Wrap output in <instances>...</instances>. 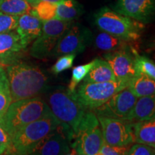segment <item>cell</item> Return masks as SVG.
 I'll list each match as a JSON object with an SVG mask.
<instances>
[{
    "instance_id": "1",
    "label": "cell",
    "mask_w": 155,
    "mask_h": 155,
    "mask_svg": "<svg viewBox=\"0 0 155 155\" xmlns=\"http://www.w3.org/2000/svg\"><path fill=\"white\" fill-rule=\"evenodd\" d=\"M5 71L12 102L42 96L48 88V75L35 65L19 61L7 65Z\"/></svg>"
},
{
    "instance_id": "21",
    "label": "cell",
    "mask_w": 155,
    "mask_h": 155,
    "mask_svg": "<svg viewBox=\"0 0 155 155\" xmlns=\"http://www.w3.org/2000/svg\"><path fill=\"white\" fill-rule=\"evenodd\" d=\"M127 88L137 98L154 95L155 80L142 74H137L128 81Z\"/></svg>"
},
{
    "instance_id": "29",
    "label": "cell",
    "mask_w": 155,
    "mask_h": 155,
    "mask_svg": "<svg viewBox=\"0 0 155 155\" xmlns=\"http://www.w3.org/2000/svg\"><path fill=\"white\" fill-rule=\"evenodd\" d=\"M18 18V16L0 12V34L16 30Z\"/></svg>"
},
{
    "instance_id": "10",
    "label": "cell",
    "mask_w": 155,
    "mask_h": 155,
    "mask_svg": "<svg viewBox=\"0 0 155 155\" xmlns=\"http://www.w3.org/2000/svg\"><path fill=\"white\" fill-rule=\"evenodd\" d=\"M97 118L104 143L111 146H128L135 143L131 122L103 116Z\"/></svg>"
},
{
    "instance_id": "5",
    "label": "cell",
    "mask_w": 155,
    "mask_h": 155,
    "mask_svg": "<svg viewBox=\"0 0 155 155\" xmlns=\"http://www.w3.org/2000/svg\"><path fill=\"white\" fill-rule=\"evenodd\" d=\"M60 124L61 122L52 114L25 126L13 136L11 155H28L40 141Z\"/></svg>"
},
{
    "instance_id": "19",
    "label": "cell",
    "mask_w": 155,
    "mask_h": 155,
    "mask_svg": "<svg viewBox=\"0 0 155 155\" xmlns=\"http://www.w3.org/2000/svg\"><path fill=\"white\" fill-rule=\"evenodd\" d=\"M111 66L105 60L96 58V64L83 81L89 83H105L116 81Z\"/></svg>"
},
{
    "instance_id": "4",
    "label": "cell",
    "mask_w": 155,
    "mask_h": 155,
    "mask_svg": "<svg viewBox=\"0 0 155 155\" xmlns=\"http://www.w3.org/2000/svg\"><path fill=\"white\" fill-rule=\"evenodd\" d=\"M95 24L101 31L129 42L141 38L144 23L126 17L108 7H103L95 15Z\"/></svg>"
},
{
    "instance_id": "27",
    "label": "cell",
    "mask_w": 155,
    "mask_h": 155,
    "mask_svg": "<svg viewBox=\"0 0 155 155\" xmlns=\"http://www.w3.org/2000/svg\"><path fill=\"white\" fill-rule=\"evenodd\" d=\"M96 62V58L94 61L89 62L88 63L83 64V65H80L75 66L73 68L72 71V76L70 81V83L68 87V91L70 93H73L75 91V88L78 86L82 81L84 80L86 75L88 74L91 70L93 68Z\"/></svg>"
},
{
    "instance_id": "16",
    "label": "cell",
    "mask_w": 155,
    "mask_h": 155,
    "mask_svg": "<svg viewBox=\"0 0 155 155\" xmlns=\"http://www.w3.org/2000/svg\"><path fill=\"white\" fill-rule=\"evenodd\" d=\"M42 22L31 13L21 15L18 18L16 32L19 36L23 46L26 48L40 35Z\"/></svg>"
},
{
    "instance_id": "37",
    "label": "cell",
    "mask_w": 155,
    "mask_h": 155,
    "mask_svg": "<svg viewBox=\"0 0 155 155\" xmlns=\"http://www.w3.org/2000/svg\"><path fill=\"white\" fill-rule=\"evenodd\" d=\"M95 155H104V154H103L101 152H98L96 154H95Z\"/></svg>"
},
{
    "instance_id": "20",
    "label": "cell",
    "mask_w": 155,
    "mask_h": 155,
    "mask_svg": "<svg viewBox=\"0 0 155 155\" xmlns=\"http://www.w3.org/2000/svg\"><path fill=\"white\" fill-rule=\"evenodd\" d=\"M95 47L101 51L110 53L131 46L130 42L101 31L94 40Z\"/></svg>"
},
{
    "instance_id": "30",
    "label": "cell",
    "mask_w": 155,
    "mask_h": 155,
    "mask_svg": "<svg viewBox=\"0 0 155 155\" xmlns=\"http://www.w3.org/2000/svg\"><path fill=\"white\" fill-rule=\"evenodd\" d=\"M131 145L111 146L104 142L100 152L104 155H127Z\"/></svg>"
},
{
    "instance_id": "31",
    "label": "cell",
    "mask_w": 155,
    "mask_h": 155,
    "mask_svg": "<svg viewBox=\"0 0 155 155\" xmlns=\"http://www.w3.org/2000/svg\"><path fill=\"white\" fill-rule=\"evenodd\" d=\"M127 155H155V151L152 147L136 143L131 145Z\"/></svg>"
},
{
    "instance_id": "8",
    "label": "cell",
    "mask_w": 155,
    "mask_h": 155,
    "mask_svg": "<svg viewBox=\"0 0 155 155\" xmlns=\"http://www.w3.org/2000/svg\"><path fill=\"white\" fill-rule=\"evenodd\" d=\"M72 25L73 22L57 19L42 22L41 32L31 46V56L40 60L51 56L60 38Z\"/></svg>"
},
{
    "instance_id": "18",
    "label": "cell",
    "mask_w": 155,
    "mask_h": 155,
    "mask_svg": "<svg viewBox=\"0 0 155 155\" xmlns=\"http://www.w3.org/2000/svg\"><path fill=\"white\" fill-rule=\"evenodd\" d=\"M134 142L155 147V119L131 123Z\"/></svg>"
},
{
    "instance_id": "12",
    "label": "cell",
    "mask_w": 155,
    "mask_h": 155,
    "mask_svg": "<svg viewBox=\"0 0 155 155\" xmlns=\"http://www.w3.org/2000/svg\"><path fill=\"white\" fill-rule=\"evenodd\" d=\"M73 132L61 124L55 131L40 141L28 155H65L68 152Z\"/></svg>"
},
{
    "instance_id": "33",
    "label": "cell",
    "mask_w": 155,
    "mask_h": 155,
    "mask_svg": "<svg viewBox=\"0 0 155 155\" xmlns=\"http://www.w3.org/2000/svg\"><path fill=\"white\" fill-rule=\"evenodd\" d=\"M7 155V148L5 145L0 143V155Z\"/></svg>"
},
{
    "instance_id": "11",
    "label": "cell",
    "mask_w": 155,
    "mask_h": 155,
    "mask_svg": "<svg viewBox=\"0 0 155 155\" xmlns=\"http://www.w3.org/2000/svg\"><path fill=\"white\" fill-rule=\"evenodd\" d=\"M137 99V97L127 87L112 96L94 111L97 116L127 121Z\"/></svg>"
},
{
    "instance_id": "38",
    "label": "cell",
    "mask_w": 155,
    "mask_h": 155,
    "mask_svg": "<svg viewBox=\"0 0 155 155\" xmlns=\"http://www.w3.org/2000/svg\"><path fill=\"white\" fill-rule=\"evenodd\" d=\"M78 155H79V154H78Z\"/></svg>"
},
{
    "instance_id": "15",
    "label": "cell",
    "mask_w": 155,
    "mask_h": 155,
    "mask_svg": "<svg viewBox=\"0 0 155 155\" xmlns=\"http://www.w3.org/2000/svg\"><path fill=\"white\" fill-rule=\"evenodd\" d=\"M25 48L16 31L0 34V64L9 65L17 63L25 53Z\"/></svg>"
},
{
    "instance_id": "35",
    "label": "cell",
    "mask_w": 155,
    "mask_h": 155,
    "mask_svg": "<svg viewBox=\"0 0 155 155\" xmlns=\"http://www.w3.org/2000/svg\"><path fill=\"white\" fill-rule=\"evenodd\" d=\"M27 1H28V2L30 4L32 7L38 2V0H27Z\"/></svg>"
},
{
    "instance_id": "7",
    "label": "cell",
    "mask_w": 155,
    "mask_h": 155,
    "mask_svg": "<svg viewBox=\"0 0 155 155\" xmlns=\"http://www.w3.org/2000/svg\"><path fill=\"white\" fill-rule=\"evenodd\" d=\"M127 83L120 81L105 83L83 81L75 88L72 95L83 108L94 111L116 93L127 88Z\"/></svg>"
},
{
    "instance_id": "2",
    "label": "cell",
    "mask_w": 155,
    "mask_h": 155,
    "mask_svg": "<svg viewBox=\"0 0 155 155\" xmlns=\"http://www.w3.org/2000/svg\"><path fill=\"white\" fill-rule=\"evenodd\" d=\"M52 114L41 96L11 103L0 124L12 137L28 124Z\"/></svg>"
},
{
    "instance_id": "34",
    "label": "cell",
    "mask_w": 155,
    "mask_h": 155,
    "mask_svg": "<svg viewBox=\"0 0 155 155\" xmlns=\"http://www.w3.org/2000/svg\"><path fill=\"white\" fill-rule=\"evenodd\" d=\"M65 155H78V152L77 150H75V148L71 147V148H70L68 152Z\"/></svg>"
},
{
    "instance_id": "9",
    "label": "cell",
    "mask_w": 155,
    "mask_h": 155,
    "mask_svg": "<svg viewBox=\"0 0 155 155\" xmlns=\"http://www.w3.org/2000/svg\"><path fill=\"white\" fill-rule=\"evenodd\" d=\"M92 41L91 31L78 24L71 25L61 36L51 56L60 57L66 54H78L86 50Z\"/></svg>"
},
{
    "instance_id": "17",
    "label": "cell",
    "mask_w": 155,
    "mask_h": 155,
    "mask_svg": "<svg viewBox=\"0 0 155 155\" xmlns=\"http://www.w3.org/2000/svg\"><path fill=\"white\" fill-rule=\"evenodd\" d=\"M155 119V96L137 98L134 106L127 118V121L134 122Z\"/></svg>"
},
{
    "instance_id": "32",
    "label": "cell",
    "mask_w": 155,
    "mask_h": 155,
    "mask_svg": "<svg viewBox=\"0 0 155 155\" xmlns=\"http://www.w3.org/2000/svg\"><path fill=\"white\" fill-rule=\"evenodd\" d=\"M0 143L5 145L7 148V155H11L12 137L5 130V128L0 124Z\"/></svg>"
},
{
    "instance_id": "26",
    "label": "cell",
    "mask_w": 155,
    "mask_h": 155,
    "mask_svg": "<svg viewBox=\"0 0 155 155\" xmlns=\"http://www.w3.org/2000/svg\"><path fill=\"white\" fill-rule=\"evenodd\" d=\"M57 3L48 1H40L32 7L30 13L42 22L55 19Z\"/></svg>"
},
{
    "instance_id": "25",
    "label": "cell",
    "mask_w": 155,
    "mask_h": 155,
    "mask_svg": "<svg viewBox=\"0 0 155 155\" xmlns=\"http://www.w3.org/2000/svg\"><path fill=\"white\" fill-rule=\"evenodd\" d=\"M134 65L137 74H142L155 80L154 63L146 56L140 55L134 48L131 47Z\"/></svg>"
},
{
    "instance_id": "13",
    "label": "cell",
    "mask_w": 155,
    "mask_h": 155,
    "mask_svg": "<svg viewBox=\"0 0 155 155\" xmlns=\"http://www.w3.org/2000/svg\"><path fill=\"white\" fill-rule=\"evenodd\" d=\"M131 47L124 48L104 55V59L111 66L116 81L128 83V81L137 75Z\"/></svg>"
},
{
    "instance_id": "28",
    "label": "cell",
    "mask_w": 155,
    "mask_h": 155,
    "mask_svg": "<svg viewBox=\"0 0 155 155\" xmlns=\"http://www.w3.org/2000/svg\"><path fill=\"white\" fill-rule=\"evenodd\" d=\"M75 57L76 54H66L60 56L55 63L51 67V73L54 75H58L68 69L71 68L73 65Z\"/></svg>"
},
{
    "instance_id": "22",
    "label": "cell",
    "mask_w": 155,
    "mask_h": 155,
    "mask_svg": "<svg viewBox=\"0 0 155 155\" xmlns=\"http://www.w3.org/2000/svg\"><path fill=\"white\" fill-rule=\"evenodd\" d=\"M83 12L82 6L75 0H62L57 3L55 19L73 22Z\"/></svg>"
},
{
    "instance_id": "6",
    "label": "cell",
    "mask_w": 155,
    "mask_h": 155,
    "mask_svg": "<svg viewBox=\"0 0 155 155\" xmlns=\"http://www.w3.org/2000/svg\"><path fill=\"white\" fill-rule=\"evenodd\" d=\"M71 147L79 155H95L99 152L104 138L99 121L94 111L87 110L76 130L73 134Z\"/></svg>"
},
{
    "instance_id": "36",
    "label": "cell",
    "mask_w": 155,
    "mask_h": 155,
    "mask_svg": "<svg viewBox=\"0 0 155 155\" xmlns=\"http://www.w3.org/2000/svg\"><path fill=\"white\" fill-rule=\"evenodd\" d=\"M40 1H48V2H54V3H58L59 2L62 1V0H38V2Z\"/></svg>"
},
{
    "instance_id": "24",
    "label": "cell",
    "mask_w": 155,
    "mask_h": 155,
    "mask_svg": "<svg viewBox=\"0 0 155 155\" xmlns=\"http://www.w3.org/2000/svg\"><path fill=\"white\" fill-rule=\"evenodd\" d=\"M12 102V99L7 73L2 65H0V118L4 115Z\"/></svg>"
},
{
    "instance_id": "3",
    "label": "cell",
    "mask_w": 155,
    "mask_h": 155,
    "mask_svg": "<svg viewBox=\"0 0 155 155\" xmlns=\"http://www.w3.org/2000/svg\"><path fill=\"white\" fill-rule=\"evenodd\" d=\"M42 95L44 96L42 98L52 114L73 134L87 109L83 108L75 99L72 94L63 86H48Z\"/></svg>"
},
{
    "instance_id": "14",
    "label": "cell",
    "mask_w": 155,
    "mask_h": 155,
    "mask_svg": "<svg viewBox=\"0 0 155 155\" xmlns=\"http://www.w3.org/2000/svg\"><path fill=\"white\" fill-rule=\"evenodd\" d=\"M114 9L126 17L148 23L154 14V0H117Z\"/></svg>"
},
{
    "instance_id": "23",
    "label": "cell",
    "mask_w": 155,
    "mask_h": 155,
    "mask_svg": "<svg viewBox=\"0 0 155 155\" xmlns=\"http://www.w3.org/2000/svg\"><path fill=\"white\" fill-rule=\"evenodd\" d=\"M32 9L27 0H0V12L7 15L19 17L30 13Z\"/></svg>"
}]
</instances>
